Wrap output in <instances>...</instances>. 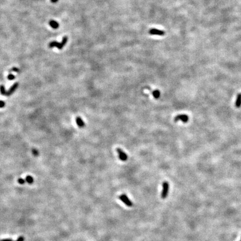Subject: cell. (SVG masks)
<instances>
[{
    "instance_id": "cell-1",
    "label": "cell",
    "mask_w": 241,
    "mask_h": 241,
    "mask_svg": "<svg viewBox=\"0 0 241 241\" xmlns=\"http://www.w3.org/2000/svg\"><path fill=\"white\" fill-rule=\"evenodd\" d=\"M168 189H169V184L168 182H164L162 184V190L161 192V198L162 199H165L168 196Z\"/></svg>"
},
{
    "instance_id": "cell-2",
    "label": "cell",
    "mask_w": 241,
    "mask_h": 241,
    "mask_svg": "<svg viewBox=\"0 0 241 241\" xmlns=\"http://www.w3.org/2000/svg\"><path fill=\"white\" fill-rule=\"evenodd\" d=\"M119 199L123 202V203L126 204L127 206H132V205H133L132 202L130 200V199L128 197H127V196L126 194L120 195V196H119Z\"/></svg>"
},
{
    "instance_id": "cell-3",
    "label": "cell",
    "mask_w": 241,
    "mask_h": 241,
    "mask_svg": "<svg viewBox=\"0 0 241 241\" xmlns=\"http://www.w3.org/2000/svg\"><path fill=\"white\" fill-rule=\"evenodd\" d=\"M189 120V116L186 114H178L177 116H176L174 118V120L175 122L179 121V120H181L182 122L186 123Z\"/></svg>"
},
{
    "instance_id": "cell-4",
    "label": "cell",
    "mask_w": 241,
    "mask_h": 241,
    "mask_svg": "<svg viewBox=\"0 0 241 241\" xmlns=\"http://www.w3.org/2000/svg\"><path fill=\"white\" fill-rule=\"evenodd\" d=\"M116 151L117 152L118 154V157L120 160H122V161H125L127 160L128 156H127V154L125 153L121 148H117Z\"/></svg>"
},
{
    "instance_id": "cell-5",
    "label": "cell",
    "mask_w": 241,
    "mask_h": 241,
    "mask_svg": "<svg viewBox=\"0 0 241 241\" xmlns=\"http://www.w3.org/2000/svg\"><path fill=\"white\" fill-rule=\"evenodd\" d=\"M48 46H49V48H50L56 47L58 49H59V50H61L64 48L63 46L62 45L61 42H56V41H52V42H50Z\"/></svg>"
},
{
    "instance_id": "cell-6",
    "label": "cell",
    "mask_w": 241,
    "mask_h": 241,
    "mask_svg": "<svg viewBox=\"0 0 241 241\" xmlns=\"http://www.w3.org/2000/svg\"><path fill=\"white\" fill-rule=\"evenodd\" d=\"M150 34L151 35H158V36H163L165 34V32L164 31L156 29V28H153L150 31Z\"/></svg>"
},
{
    "instance_id": "cell-7",
    "label": "cell",
    "mask_w": 241,
    "mask_h": 241,
    "mask_svg": "<svg viewBox=\"0 0 241 241\" xmlns=\"http://www.w3.org/2000/svg\"><path fill=\"white\" fill-rule=\"evenodd\" d=\"M18 83H16L14 84V85L11 86V87L10 88V89L9 90L8 92H6V96H10L15 91V90L17 89V88L18 87Z\"/></svg>"
},
{
    "instance_id": "cell-8",
    "label": "cell",
    "mask_w": 241,
    "mask_h": 241,
    "mask_svg": "<svg viewBox=\"0 0 241 241\" xmlns=\"http://www.w3.org/2000/svg\"><path fill=\"white\" fill-rule=\"evenodd\" d=\"M76 123L77 125H78V126L79 127H80V128H82V127H84V126H85V124H84V122L83 120L80 117H77L76 118Z\"/></svg>"
},
{
    "instance_id": "cell-9",
    "label": "cell",
    "mask_w": 241,
    "mask_h": 241,
    "mask_svg": "<svg viewBox=\"0 0 241 241\" xmlns=\"http://www.w3.org/2000/svg\"><path fill=\"white\" fill-rule=\"evenodd\" d=\"M235 106L237 108H240L241 106V93H238L236 100Z\"/></svg>"
},
{
    "instance_id": "cell-10",
    "label": "cell",
    "mask_w": 241,
    "mask_h": 241,
    "mask_svg": "<svg viewBox=\"0 0 241 241\" xmlns=\"http://www.w3.org/2000/svg\"><path fill=\"white\" fill-rule=\"evenodd\" d=\"M49 25L54 29H57L59 27V24L57 21L55 20H50L49 21Z\"/></svg>"
},
{
    "instance_id": "cell-11",
    "label": "cell",
    "mask_w": 241,
    "mask_h": 241,
    "mask_svg": "<svg viewBox=\"0 0 241 241\" xmlns=\"http://www.w3.org/2000/svg\"><path fill=\"white\" fill-rule=\"evenodd\" d=\"M152 94L154 97L155 98H156V99L158 98L159 97H160V91H159L158 90H153V91H152Z\"/></svg>"
},
{
    "instance_id": "cell-12",
    "label": "cell",
    "mask_w": 241,
    "mask_h": 241,
    "mask_svg": "<svg viewBox=\"0 0 241 241\" xmlns=\"http://www.w3.org/2000/svg\"><path fill=\"white\" fill-rule=\"evenodd\" d=\"M26 181L29 184H32V183L34 182V179H33V178L32 176H31L28 175V176H27L26 177Z\"/></svg>"
},
{
    "instance_id": "cell-13",
    "label": "cell",
    "mask_w": 241,
    "mask_h": 241,
    "mask_svg": "<svg viewBox=\"0 0 241 241\" xmlns=\"http://www.w3.org/2000/svg\"><path fill=\"white\" fill-rule=\"evenodd\" d=\"M7 92L5 90V88H4V86L3 85L0 86V93L3 96H6Z\"/></svg>"
},
{
    "instance_id": "cell-14",
    "label": "cell",
    "mask_w": 241,
    "mask_h": 241,
    "mask_svg": "<svg viewBox=\"0 0 241 241\" xmlns=\"http://www.w3.org/2000/svg\"><path fill=\"white\" fill-rule=\"evenodd\" d=\"M68 38L67 36H64L63 38H62L61 44L62 46H64L66 45V44L67 43V42H68Z\"/></svg>"
},
{
    "instance_id": "cell-15",
    "label": "cell",
    "mask_w": 241,
    "mask_h": 241,
    "mask_svg": "<svg viewBox=\"0 0 241 241\" xmlns=\"http://www.w3.org/2000/svg\"><path fill=\"white\" fill-rule=\"evenodd\" d=\"M18 182L20 184H24L25 182V180L22 179V178H19V179L18 180Z\"/></svg>"
},
{
    "instance_id": "cell-16",
    "label": "cell",
    "mask_w": 241,
    "mask_h": 241,
    "mask_svg": "<svg viewBox=\"0 0 241 241\" xmlns=\"http://www.w3.org/2000/svg\"><path fill=\"white\" fill-rule=\"evenodd\" d=\"M8 79H9V80H13V79H14L15 78V76L14 75H13V74H10L8 75Z\"/></svg>"
},
{
    "instance_id": "cell-17",
    "label": "cell",
    "mask_w": 241,
    "mask_h": 241,
    "mask_svg": "<svg viewBox=\"0 0 241 241\" xmlns=\"http://www.w3.org/2000/svg\"><path fill=\"white\" fill-rule=\"evenodd\" d=\"M11 71L16 72V73H18V72H20V69L18 68H16V67H14V68H13L11 69Z\"/></svg>"
},
{
    "instance_id": "cell-18",
    "label": "cell",
    "mask_w": 241,
    "mask_h": 241,
    "mask_svg": "<svg viewBox=\"0 0 241 241\" xmlns=\"http://www.w3.org/2000/svg\"><path fill=\"white\" fill-rule=\"evenodd\" d=\"M4 106H5V102L2 100H0V108H3Z\"/></svg>"
},
{
    "instance_id": "cell-19",
    "label": "cell",
    "mask_w": 241,
    "mask_h": 241,
    "mask_svg": "<svg viewBox=\"0 0 241 241\" xmlns=\"http://www.w3.org/2000/svg\"><path fill=\"white\" fill-rule=\"evenodd\" d=\"M24 240H25V238H24L23 236H20V237H18V240H17L16 241H24Z\"/></svg>"
},
{
    "instance_id": "cell-20",
    "label": "cell",
    "mask_w": 241,
    "mask_h": 241,
    "mask_svg": "<svg viewBox=\"0 0 241 241\" xmlns=\"http://www.w3.org/2000/svg\"><path fill=\"white\" fill-rule=\"evenodd\" d=\"M32 152H33V154H35V155H38V151L36 150H33Z\"/></svg>"
},
{
    "instance_id": "cell-21",
    "label": "cell",
    "mask_w": 241,
    "mask_h": 241,
    "mask_svg": "<svg viewBox=\"0 0 241 241\" xmlns=\"http://www.w3.org/2000/svg\"><path fill=\"white\" fill-rule=\"evenodd\" d=\"M0 241H14V240H11V239H5V240H0Z\"/></svg>"
},
{
    "instance_id": "cell-22",
    "label": "cell",
    "mask_w": 241,
    "mask_h": 241,
    "mask_svg": "<svg viewBox=\"0 0 241 241\" xmlns=\"http://www.w3.org/2000/svg\"><path fill=\"white\" fill-rule=\"evenodd\" d=\"M52 3H56L58 1V0H51Z\"/></svg>"
},
{
    "instance_id": "cell-23",
    "label": "cell",
    "mask_w": 241,
    "mask_h": 241,
    "mask_svg": "<svg viewBox=\"0 0 241 241\" xmlns=\"http://www.w3.org/2000/svg\"><path fill=\"white\" fill-rule=\"evenodd\" d=\"M240 241H241V240H240Z\"/></svg>"
}]
</instances>
